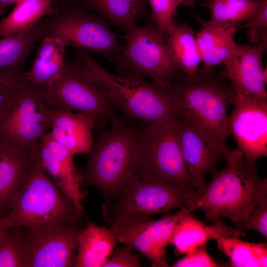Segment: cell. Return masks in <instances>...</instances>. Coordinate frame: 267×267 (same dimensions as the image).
Returning <instances> with one entry per match:
<instances>
[{
  "instance_id": "16",
  "label": "cell",
  "mask_w": 267,
  "mask_h": 267,
  "mask_svg": "<svg viewBox=\"0 0 267 267\" xmlns=\"http://www.w3.org/2000/svg\"><path fill=\"white\" fill-rule=\"evenodd\" d=\"M267 42L255 45L236 44L233 55L221 72L237 94L253 97L267 103V68L264 69L263 56Z\"/></svg>"
},
{
  "instance_id": "10",
  "label": "cell",
  "mask_w": 267,
  "mask_h": 267,
  "mask_svg": "<svg viewBox=\"0 0 267 267\" xmlns=\"http://www.w3.org/2000/svg\"><path fill=\"white\" fill-rule=\"evenodd\" d=\"M190 193L163 180L133 175L116 194L102 207L105 221L126 215L167 214L178 208L188 209Z\"/></svg>"
},
{
  "instance_id": "23",
  "label": "cell",
  "mask_w": 267,
  "mask_h": 267,
  "mask_svg": "<svg viewBox=\"0 0 267 267\" xmlns=\"http://www.w3.org/2000/svg\"><path fill=\"white\" fill-rule=\"evenodd\" d=\"M195 34L203 67L210 70L216 66L226 64L233 55L236 44L233 37L239 29L235 27L213 28L202 25Z\"/></svg>"
},
{
  "instance_id": "27",
  "label": "cell",
  "mask_w": 267,
  "mask_h": 267,
  "mask_svg": "<svg viewBox=\"0 0 267 267\" xmlns=\"http://www.w3.org/2000/svg\"><path fill=\"white\" fill-rule=\"evenodd\" d=\"M52 0H21L0 22V37H9L31 30L44 17L55 11Z\"/></svg>"
},
{
  "instance_id": "34",
  "label": "cell",
  "mask_w": 267,
  "mask_h": 267,
  "mask_svg": "<svg viewBox=\"0 0 267 267\" xmlns=\"http://www.w3.org/2000/svg\"><path fill=\"white\" fill-rule=\"evenodd\" d=\"M176 262L173 267H228V263L220 264L215 261L207 251V244H203Z\"/></svg>"
},
{
  "instance_id": "4",
  "label": "cell",
  "mask_w": 267,
  "mask_h": 267,
  "mask_svg": "<svg viewBox=\"0 0 267 267\" xmlns=\"http://www.w3.org/2000/svg\"><path fill=\"white\" fill-rule=\"evenodd\" d=\"M141 123L121 117L109 128L97 131L98 136L81 173L83 184L98 189L110 201L134 173Z\"/></svg>"
},
{
  "instance_id": "7",
  "label": "cell",
  "mask_w": 267,
  "mask_h": 267,
  "mask_svg": "<svg viewBox=\"0 0 267 267\" xmlns=\"http://www.w3.org/2000/svg\"><path fill=\"white\" fill-rule=\"evenodd\" d=\"M35 43L48 37H57L67 45L103 54L115 61L123 45L105 20L88 13L81 2L62 0L55 11L31 29Z\"/></svg>"
},
{
  "instance_id": "14",
  "label": "cell",
  "mask_w": 267,
  "mask_h": 267,
  "mask_svg": "<svg viewBox=\"0 0 267 267\" xmlns=\"http://www.w3.org/2000/svg\"><path fill=\"white\" fill-rule=\"evenodd\" d=\"M234 108L227 117V131L237 149L250 164L267 156V103L250 96L237 94Z\"/></svg>"
},
{
  "instance_id": "20",
  "label": "cell",
  "mask_w": 267,
  "mask_h": 267,
  "mask_svg": "<svg viewBox=\"0 0 267 267\" xmlns=\"http://www.w3.org/2000/svg\"><path fill=\"white\" fill-rule=\"evenodd\" d=\"M34 164L28 151L0 138V205L7 206Z\"/></svg>"
},
{
  "instance_id": "39",
  "label": "cell",
  "mask_w": 267,
  "mask_h": 267,
  "mask_svg": "<svg viewBox=\"0 0 267 267\" xmlns=\"http://www.w3.org/2000/svg\"><path fill=\"white\" fill-rule=\"evenodd\" d=\"M195 0H179L180 4L185 6L193 5Z\"/></svg>"
},
{
  "instance_id": "11",
  "label": "cell",
  "mask_w": 267,
  "mask_h": 267,
  "mask_svg": "<svg viewBox=\"0 0 267 267\" xmlns=\"http://www.w3.org/2000/svg\"><path fill=\"white\" fill-rule=\"evenodd\" d=\"M49 108L36 87L26 79L0 115V138L31 154L50 129Z\"/></svg>"
},
{
  "instance_id": "9",
  "label": "cell",
  "mask_w": 267,
  "mask_h": 267,
  "mask_svg": "<svg viewBox=\"0 0 267 267\" xmlns=\"http://www.w3.org/2000/svg\"><path fill=\"white\" fill-rule=\"evenodd\" d=\"M125 32L122 37L126 43L114 61L118 75L147 77L165 88L184 75L152 19L148 18L144 26L135 24Z\"/></svg>"
},
{
  "instance_id": "5",
  "label": "cell",
  "mask_w": 267,
  "mask_h": 267,
  "mask_svg": "<svg viewBox=\"0 0 267 267\" xmlns=\"http://www.w3.org/2000/svg\"><path fill=\"white\" fill-rule=\"evenodd\" d=\"M6 207L1 223L6 229L30 228L59 222L78 223L82 215L35 162Z\"/></svg>"
},
{
  "instance_id": "13",
  "label": "cell",
  "mask_w": 267,
  "mask_h": 267,
  "mask_svg": "<svg viewBox=\"0 0 267 267\" xmlns=\"http://www.w3.org/2000/svg\"><path fill=\"white\" fill-rule=\"evenodd\" d=\"M78 223L59 222L25 228L24 267H74L77 250Z\"/></svg>"
},
{
  "instance_id": "12",
  "label": "cell",
  "mask_w": 267,
  "mask_h": 267,
  "mask_svg": "<svg viewBox=\"0 0 267 267\" xmlns=\"http://www.w3.org/2000/svg\"><path fill=\"white\" fill-rule=\"evenodd\" d=\"M189 212L182 207L175 214H166L157 220L145 215H126L114 220L109 228L118 242L138 251L152 267H168L167 247L178 222Z\"/></svg>"
},
{
  "instance_id": "33",
  "label": "cell",
  "mask_w": 267,
  "mask_h": 267,
  "mask_svg": "<svg viewBox=\"0 0 267 267\" xmlns=\"http://www.w3.org/2000/svg\"><path fill=\"white\" fill-rule=\"evenodd\" d=\"M242 27L246 29V38L251 42H267V0Z\"/></svg>"
},
{
  "instance_id": "1",
  "label": "cell",
  "mask_w": 267,
  "mask_h": 267,
  "mask_svg": "<svg viewBox=\"0 0 267 267\" xmlns=\"http://www.w3.org/2000/svg\"><path fill=\"white\" fill-rule=\"evenodd\" d=\"M225 159L224 168L212 172L208 183L190 193L188 209L201 210L208 221L224 218L236 224L267 197V179L258 176L255 165L248 163L237 149H230Z\"/></svg>"
},
{
  "instance_id": "17",
  "label": "cell",
  "mask_w": 267,
  "mask_h": 267,
  "mask_svg": "<svg viewBox=\"0 0 267 267\" xmlns=\"http://www.w3.org/2000/svg\"><path fill=\"white\" fill-rule=\"evenodd\" d=\"M50 131L53 138L72 154H89L94 143V120L90 116L50 107Z\"/></svg>"
},
{
  "instance_id": "19",
  "label": "cell",
  "mask_w": 267,
  "mask_h": 267,
  "mask_svg": "<svg viewBox=\"0 0 267 267\" xmlns=\"http://www.w3.org/2000/svg\"><path fill=\"white\" fill-rule=\"evenodd\" d=\"M245 235L241 230L228 226L222 219L206 225L189 212L178 222L174 230L171 244L174 245L176 254L180 255L190 252L212 239L239 238Z\"/></svg>"
},
{
  "instance_id": "3",
  "label": "cell",
  "mask_w": 267,
  "mask_h": 267,
  "mask_svg": "<svg viewBox=\"0 0 267 267\" xmlns=\"http://www.w3.org/2000/svg\"><path fill=\"white\" fill-rule=\"evenodd\" d=\"M75 57L101 83L111 102L124 119L148 125L170 115L179 116L169 88L138 76L112 74L83 49L77 48Z\"/></svg>"
},
{
  "instance_id": "2",
  "label": "cell",
  "mask_w": 267,
  "mask_h": 267,
  "mask_svg": "<svg viewBox=\"0 0 267 267\" xmlns=\"http://www.w3.org/2000/svg\"><path fill=\"white\" fill-rule=\"evenodd\" d=\"M179 115L186 118L209 146L225 156L230 150L226 143L227 107L236 92L214 68L199 69L192 76L183 75L169 85Z\"/></svg>"
},
{
  "instance_id": "30",
  "label": "cell",
  "mask_w": 267,
  "mask_h": 267,
  "mask_svg": "<svg viewBox=\"0 0 267 267\" xmlns=\"http://www.w3.org/2000/svg\"><path fill=\"white\" fill-rule=\"evenodd\" d=\"M22 228H10L0 236V267H24Z\"/></svg>"
},
{
  "instance_id": "24",
  "label": "cell",
  "mask_w": 267,
  "mask_h": 267,
  "mask_svg": "<svg viewBox=\"0 0 267 267\" xmlns=\"http://www.w3.org/2000/svg\"><path fill=\"white\" fill-rule=\"evenodd\" d=\"M170 55L184 75L192 76L199 70L202 61L196 35L185 23H174L169 28L166 38Z\"/></svg>"
},
{
  "instance_id": "32",
  "label": "cell",
  "mask_w": 267,
  "mask_h": 267,
  "mask_svg": "<svg viewBox=\"0 0 267 267\" xmlns=\"http://www.w3.org/2000/svg\"><path fill=\"white\" fill-rule=\"evenodd\" d=\"M150 4L151 17L158 30L166 38L168 30L174 23L177 8L180 4L179 0H146Z\"/></svg>"
},
{
  "instance_id": "35",
  "label": "cell",
  "mask_w": 267,
  "mask_h": 267,
  "mask_svg": "<svg viewBox=\"0 0 267 267\" xmlns=\"http://www.w3.org/2000/svg\"><path fill=\"white\" fill-rule=\"evenodd\" d=\"M238 229L253 230L267 237V197L262 200L248 217L235 224Z\"/></svg>"
},
{
  "instance_id": "29",
  "label": "cell",
  "mask_w": 267,
  "mask_h": 267,
  "mask_svg": "<svg viewBox=\"0 0 267 267\" xmlns=\"http://www.w3.org/2000/svg\"><path fill=\"white\" fill-rule=\"evenodd\" d=\"M35 41L31 30L0 40V70L25 60Z\"/></svg>"
},
{
  "instance_id": "26",
  "label": "cell",
  "mask_w": 267,
  "mask_h": 267,
  "mask_svg": "<svg viewBox=\"0 0 267 267\" xmlns=\"http://www.w3.org/2000/svg\"><path fill=\"white\" fill-rule=\"evenodd\" d=\"M81 3L86 9L99 13L124 31L149 16L146 0H82Z\"/></svg>"
},
{
  "instance_id": "22",
  "label": "cell",
  "mask_w": 267,
  "mask_h": 267,
  "mask_svg": "<svg viewBox=\"0 0 267 267\" xmlns=\"http://www.w3.org/2000/svg\"><path fill=\"white\" fill-rule=\"evenodd\" d=\"M37 55L26 80L35 86L47 85L57 79L63 73L64 55L67 44L57 37H48L41 42Z\"/></svg>"
},
{
  "instance_id": "21",
  "label": "cell",
  "mask_w": 267,
  "mask_h": 267,
  "mask_svg": "<svg viewBox=\"0 0 267 267\" xmlns=\"http://www.w3.org/2000/svg\"><path fill=\"white\" fill-rule=\"evenodd\" d=\"M77 241L75 267H104L118 242L110 228L92 222L79 230Z\"/></svg>"
},
{
  "instance_id": "38",
  "label": "cell",
  "mask_w": 267,
  "mask_h": 267,
  "mask_svg": "<svg viewBox=\"0 0 267 267\" xmlns=\"http://www.w3.org/2000/svg\"><path fill=\"white\" fill-rule=\"evenodd\" d=\"M6 211V207L5 206L0 205V236L7 229L3 227L0 222V220L3 216L5 215Z\"/></svg>"
},
{
  "instance_id": "36",
  "label": "cell",
  "mask_w": 267,
  "mask_h": 267,
  "mask_svg": "<svg viewBox=\"0 0 267 267\" xmlns=\"http://www.w3.org/2000/svg\"><path fill=\"white\" fill-rule=\"evenodd\" d=\"M104 267H140L138 257L133 253L132 249L125 246L114 250Z\"/></svg>"
},
{
  "instance_id": "37",
  "label": "cell",
  "mask_w": 267,
  "mask_h": 267,
  "mask_svg": "<svg viewBox=\"0 0 267 267\" xmlns=\"http://www.w3.org/2000/svg\"><path fill=\"white\" fill-rule=\"evenodd\" d=\"M21 0H0V15L4 14L6 8L12 4H16Z\"/></svg>"
},
{
  "instance_id": "31",
  "label": "cell",
  "mask_w": 267,
  "mask_h": 267,
  "mask_svg": "<svg viewBox=\"0 0 267 267\" xmlns=\"http://www.w3.org/2000/svg\"><path fill=\"white\" fill-rule=\"evenodd\" d=\"M25 60L0 70V115L5 109L17 87L26 79Z\"/></svg>"
},
{
  "instance_id": "8",
  "label": "cell",
  "mask_w": 267,
  "mask_h": 267,
  "mask_svg": "<svg viewBox=\"0 0 267 267\" xmlns=\"http://www.w3.org/2000/svg\"><path fill=\"white\" fill-rule=\"evenodd\" d=\"M35 87L49 107L92 117L97 131L121 118L101 83L76 59L65 61L63 73L54 82Z\"/></svg>"
},
{
  "instance_id": "25",
  "label": "cell",
  "mask_w": 267,
  "mask_h": 267,
  "mask_svg": "<svg viewBox=\"0 0 267 267\" xmlns=\"http://www.w3.org/2000/svg\"><path fill=\"white\" fill-rule=\"evenodd\" d=\"M265 0H207L211 13L207 21L194 15L201 24L213 28H239L261 7Z\"/></svg>"
},
{
  "instance_id": "6",
  "label": "cell",
  "mask_w": 267,
  "mask_h": 267,
  "mask_svg": "<svg viewBox=\"0 0 267 267\" xmlns=\"http://www.w3.org/2000/svg\"><path fill=\"white\" fill-rule=\"evenodd\" d=\"M180 117L172 115L150 124L141 123L133 175L163 180L192 193L195 187L179 141Z\"/></svg>"
},
{
  "instance_id": "28",
  "label": "cell",
  "mask_w": 267,
  "mask_h": 267,
  "mask_svg": "<svg viewBox=\"0 0 267 267\" xmlns=\"http://www.w3.org/2000/svg\"><path fill=\"white\" fill-rule=\"evenodd\" d=\"M219 250L230 260L228 267H267V244L244 241L238 237L216 239Z\"/></svg>"
},
{
  "instance_id": "15",
  "label": "cell",
  "mask_w": 267,
  "mask_h": 267,
  "mask_svg": "<svg viewBox=\"0 0 267 267\" xmlns=\"http://www.w3.org/2000/svg\"><path fill=\"white\" fill-rule=\"evenodd\" d=\"M31 155L56 186L83 213L86 193L82 189L81 173L74 164L75 156L57 143L49 132L42 137Z\"/></svg>"
},
{
  "instance_id": "18",
  "label": "cell",
  "mask_w": 267,
  "mask_h": 267,
  "mask_svg": "<svg viewBox=\"0 0 267 267\" xmlns=\"http://www.w3.org/2000/svg\"><path fill=\"white\" fill-rule=\"evenodd\" d=\"M178 137L182 154L195 189L205 183V175L216 170L219 161L225 156L213 150L192 126L180 117Z\"/></svg>"
}]
</instances>
